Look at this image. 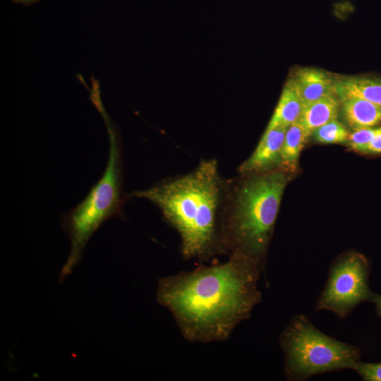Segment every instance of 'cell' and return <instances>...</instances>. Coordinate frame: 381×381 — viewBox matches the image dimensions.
Listing matches in <instances>:
<instances>
[{
    "instance_id": "13",
    "label": "cell",
    "mask_w": 381,
    "mask_h": 381,
    "mask_svg": "<svg viewBox=\"0 0 381 381\" xmlns=\"http://www.w3.org/2000/svg\"><path fill=\"white\" fill-rule=\"evenodd\" d=\"M311 134L298 121L289 126L282 149L281 164L292 169L296 168L300 154Z\"/></svg>"
},
{
    "instance_id": "9",
    "label": "cell",
    "mask_w": 381,
    "mask_h": 381,
    "mask_svg": "<svg viewBox=\"0 0 381 381\" xmlns=\"http://www.w3.org/2000/svg\"><path fill=\"white\" fill-rule=\"evenodd\" d=\"M339 99L354 97L381 107V78L368 75H332Z\"/></svg>"
},
{
    "instance_id": "6",
    "label": "cell",
    "mask_w": 381,
    "mask_h": 381,
    "mask_svg": "<svg viewBox=\"0 0 381 381\" xmlns=\"http://www.w3.org/2000/svg\"><path fill=\"white\" fill-rule=\"evenodd\" d=\"M369 274L368 261L362 254L349 252L339 257L329 268L315 310H328L344 319L358 304L371 301L375 293L368 286Z\"/></svg>"
},
{
    "instance_id": "12",
    "label": "cell",
    "mask_w": 381,
    "mask_h": 381,
    "mask_svg": "<svg viewBox=\"0 0 381 381\" xmlns=\"http://www.w3.org/2000/svg\"><path fill=\"white\" fill-rule=\"evenodd\" d=\"M302 109L303 104L300 97L289 78L284 86L277 106L267 128H288L298 121Z\"/></svg>"
},
{
    "instance_id": "17",
    "label": "cell",
    "mask_w": 381,
    "mask_h": 381,
    "mask_svg": "<svg viewBox=\"0 0 381 381\" xmlns=\"http://www.w3.org/2000/svg\"><path fill=\"white\" fill-rule=\"evenodd\" d=\"M364 153L381 154V133L370 142L366 147Z\"/></svg>"
},
{
    "instance_id": "18",
    "label": "cell",
    "mask_w": 381,
    "mask_h": 381,
    "mask_svg": "<svg viewBox=\"0 0 381 381\" xmlns=\"http://www.w3.org/2000/svg\"><path fill=\"white\" fill-rule=\"evenodd\" d=\"M371 301L375 303L377 313L381 317V295L375 294Z\"/></svg>"
},
{
    "instance_id": "10",
    "label": "cell",
    "mask_w": 381,
    "mask_h": 381,
    "mask_svg": "<svg viewBox=\"0 0 381 381\" xmlns=\"http://www.w3.org/2000/svg\"><path fill=\"white\" fill-rule=\"evenodd\" d=\"M342 116L353 130L374 127L381 122V107L362 99H339Z\"/></svg>"
},
{
    "instance_id": "8",
    "label": "cell",
    "mask_w": 381,
    "mask_h": 381,
    "mask_svg": "<svg viewBox=\"0 0 381 381\" xmlns=\"http://www.w3.org/2000/svg\"><path fill=\"white\" fill-rule=\"evenodd\" d=\"M303 106L327 96L335 95L332 75L309 67L298 68L289 78Z\"/></svg>"
},
{
    "instance_id": "14",
    "label": "cell",
    "mask_w": 381,
    "mask_h": 381,
    "mask_svg": "<svg viewBox=\"0 0 381 381\" xmlns=\"http://www.w3.org/2000/svg\"><path fill=\"white\" fill-rule=\"evenodd\" d=\"M315 140L324 144L346 143L349 133L337 119L318 127L312 133Z\"/></svg>"
},
{
    "instance_id": "1",
    "label": "cell",
    "mask_w": 381,
    "mask_h": 381,
    "mask_svg": "<svg viewBox=\"0 0 381 381\" xmlns=\"http://www.w3.org/2000/svg\"><path fill=\"white\" fill-rule=\"evenodd\" d=\"M262 270L252 258L232 253L224 262L160 278L157 300L171 313L186 340L224 341L261 301Z\"/></svg>"
},
{
    "instance_id": "11",
    "label": "cell",
    "mask_w": 381,
    "mask_h": 381,
    "mask_svg": "<svg viewBox=\"0 0 381 381\" xmlns=\"http://www.w3.org/2000/svg\"><path fill=\"white\" fill-rule=\"evenodd\" d=\"M340 101L336 95L325 97L303 106L298 122L311 133L325 123L337 119Z\"/></svg>"
},
{
    "instance_id": "7",
    "label": "cell",
    "mask_w": 381,
    "mask_h": 381,
    "mask_svg": "<svg viewBox=\"0 0 381 381\" xmlns=\"http://www.w3.org/2000/svg\"><path fill=\"white\" fill-rule=\"evenodd\" d=\"M286 129L267 128L253 153L238 168L239 171L243 174L268 172L280 164Z\"/></svg>"
},
{
    "instance_id": "4",
    "label": "cell",
    "mask_w": 381,
    "mask_h": 381,
    "mask_svg": "<svg viewBox=\"0 0 381 381\" xmlns=\"http://www.w3.org/2000/svg\"><path fill=\"white\" fill-rule=\"evenodd\" d=\"M96 107L107 128L108 160L101 178L85 199L61 218V226L69 238L71 250L59 275L61 283L78 265L87 243L98 228L104 222L122 214L123 196L120 143L102 102L97 103Z\"/></svg>"
},
{
    "instance_id": "2",
    "label": "cell",
    "mask_w": 381,
    "mask_h": 381,
    "mask_svg": "<svg viewBox=\"0 0 381 381\" xmlns=\"http://www.w3.org/2000/svg\"><path fill=\"white\" fill-rule=\"evenodd\" d=\"M222 181L214 159L200 163L192 172L131 195L156 205L179 232L186 260H206L225 253L218 221Z\"/></svg>"
},
{
    "instance_id": "3",
    "label": "cell",
    "mask_w": 381,
    "mask_h": 381,
    "mask_svg": "<svg viewBox=\"0 0 381 381\" xmlns=\"http://www.w3.org/2000/svg\"><path fill=\"white\" fill-rule=\"evenodd\" d=\"M286 183L283 173L269 171L240 184L220 220L225 253L249 257L263 268Z\"/></svg>"
},
{
    "instance_id": "19",
    "label": "cell",
    "mask_w": 381,
    "mask_h": 381,
    "mask_svg": "<svg viewBox=\"0 0 381 381\" xmlns=\"http://www.w3.org/2000/svg\"><path fill=\"white\" fill-rule=\"evenodd\" d=\"M18 1L27 2V1H31V0H18Z\"/></svg>"
},
{
    "instance_id": "16",
    "label": "cell",
    "mask_w": 381,
    "mask_h": 381,
    "mask_svg": "<svg viewBox=\"0 0 381 381\" xmlns=\"http://www.w3.org/2000/svg\"><path fill=\"white\" fill-rule=\"evenodd\" d=\"M365 381H381V362L362 363L359 361L353 369Z\"/></svg>"
},
{
    "instance_id": "15",
    "label": "cell",
    "mask_w": 381,
    "mask_h": 381,
    "mask_svg": "<svg viewBox=\"0 0 381 381\" xmlns=\"http://www.w3.org/2000/svg\"><path fill=\"white\" fill-rule=\"evenodd\" d=\"M381 133L380 127H368L353 130L349 133L347 144L351 149L364 152L370 142Z\"/></svg>"
},
{
    "instance_id": "5",
    "label": "cell",
    "mask_w": 381,
    "mask_h": 381,
    "mask_svg": "<svg viewBox=\"0 0 381 381\" xmlns=\"http://www.w3.org/2000/svg\"><path fill=\"white\" fill-rule=\"evenodd\" d=\"M284 354V374L289 380L353 369L361 350L319 330L304 315L294 316L279 337Z\"/></svg>"
}]
</instances>
